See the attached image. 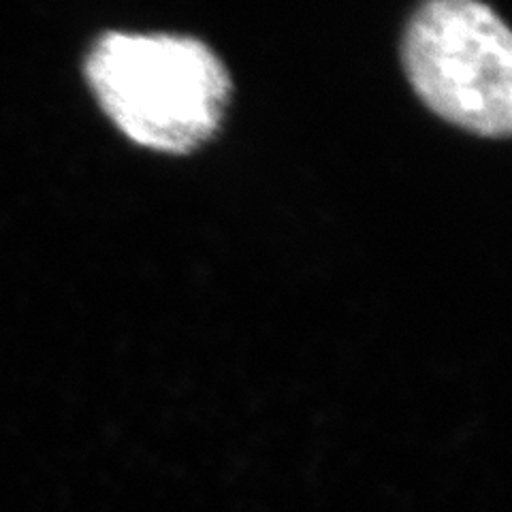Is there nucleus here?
Listing matches in <instances>:
<instances>
[{
    "mask_svg": "<svg viewBox=\"0 0 512 512\" xmlns=\"http://www.w3.org/2000/svg\"><path fill=\"white\" fill-rule=\"evenodd\" d=\"M84 73L101 109L128 139L167 154H188L212 139L231 99L224 62L186 35L103 32Z\"/></svg>",
    "mask_w": 512,
    "mask_h": 512,
    "instance_id": "f257e3e1",
    "label": "nucleus"
},
{
    "mask_svg": "<svg viewBox=\"0 0 512 512\" xmlns=\"http://www.w3.org/2000/svg\"><path fill=\"white\" fill-rule=\"evenodd\" d=\"M402 62L414 92L434 114L474 135H510V32L489 5L425 3L406 26Z\"/></svg>",
    "mask_w": 512,
    "mask_h": 512,
    "instance_id": "f03ea898",
    "label": "nucleus"
}]
</instances>
